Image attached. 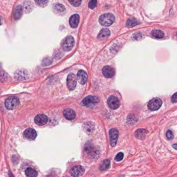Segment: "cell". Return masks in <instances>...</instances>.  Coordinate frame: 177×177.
I'll list each match as a JSON object with an SVG mask.
<instances>
[{
    "mask_svg": "<svg viewBox=\"0 0 177 177\" xmlns=\"http://www.w3.org/2000/svg\"><path fill=\"white\" fill-rule=\"evenodd\" d=\"M53 9L55 13L59 15H63L65 13V8L62 4L59 3L54 4L53 6Z\"/></svg>",
    "mask_w": 177,
    "mask_h": 177,
    "instance_id": "2e32d148",
    "label": "cell"
},
{
    "mask_svg": "<svg viewBox=\"0 0 177 177\" xmlns=\"http://www.w3.org/2000/svg\"><path fill=\"white\" fill-rule=\"evenodd\" d=\"M107 104L110 108L112 109H117L120 105L119 99L115 96H110L107 100Z\"/></svg>",
    "mask_w": 177,
    "mask_h": 177,
    "instance_id": "9c48e42d",
    "label": "cell"
},
{
    "mask_svg": "<svg viewBox=\"0 0 177 177\" xmlns=\"http://www.w3.org/2000/svg\"><path fill=\"white\" fill-rule=\"evenodd\" d=\"M100 102V99L98 97L95 96H87L83 100V104L84 106H88L98 103Z\"/></svg>",
    "mask_w": 177,
    "mask_h": 177,
    "instance_id": "30bf717a",
    "label": "cell"
},
{
    "mask_svg": "<svg viewBox=\"0 0 177 177\" xmlns=\"http://www.w3.org/2000/svg\"><path fill=\"white\" fill-rule=\"evenodd\" d=\"M34 121L37 125H44L48 121V118L44 114H40L35 117Z\"/></svg>",
    "mask_w": 177,
    "mask_h": 177,
    "instance_id": "7c38bea8",
    "label": "cell"
},
{
    "mask_svg": "<svg viewBox=\"0 0 177 177\" xmlns=\"http://www.w3.org/2000/svg\"><path fill=\"white\" fill-rule=\"evenodd\" d=\"M171 100L173 103H177V92L175 93L171 97Z\"/></svg>",
    "mask_w": 177,
    "mask_h": 177,
    "instance_id": "4dcf8cb0",
    "label": "cell"
},
{
    "mask_svg": "<svg viewBox=\"0 0 177 177\" xmlns=\"http://www.w3.org/2000/svg\"><path fill=\"white\" fill-rule=\"evenodd\" d=\"M110 161L108 159L105 160L100 164L99 169L101 171H105L108 170L110 168Z\"/></svg>",
    "mask_w": 177,
    "mask_h": 177,
    "instance_id": "44dd1931",
    "label": "cell"
},
{
    "mask_svg": "<svg viewBox=\"0 0 177 177\" xmlns=\"http://www.w3.org/2000/svg\"><path fill=\"white\" fill-rule=\"evenodd\" d=\"M1 23H2V21H1V18H0V25H1Z\"/></svg>",
    "mask_w": 177,
    "mask_h": 177,
    "instance_id": "d6a6232c",
    "label": "cell"
},
{
    "mask_svg": "<svg viewBox=\"0 0 177 177\" xmlns=\"http://www.w3.org/2000/svg\"><path fill=\"white\" fill-rule=\"evenodd\" d=\"M115 20V17L112 13L103 14L99 18V22L101 25L105 27H108L112 25Z\"/></svg>",
    "mask_w": 177,
    "mask_h": 177,
    "instance_id": "7a4b0ae2",
    "label": "cell"
},
{
    "mask_svg": "<svg viewBox=\"0 0 177 177\" xmlns=\"http://www.w3.org/2000/svg\"><path fill=\"white\" fill-rule=\"evenodd\" d=\"M7 74L4 71L2 68L0 67V81L2 83H5L8 79Z\"/></svg>",
    "mask_w": 177,
    "mask_h": 177,
    "instance_id": "d4e9b609",
    "label": "cell"
},
{
    "mask_svg": "<svg viewBox=\"0 0 177 177\" xmlns=\"http://www.w3.org/2000/svg\"><path fill=\"white\" fill-rule=\"evenodd\" d=\"M97 0H90L88 6L91 9H94L97 5Z\"/></svg>",
    "mask_w": 177,
    "mask_h": 177,
    "instance_id": "83f0119b",
    "label": "cell"
},
{
    "mask_svg": "<svg viewBox=\"0 0 177 177\" xmlns=\"http://www.w3.org/2000/svg\"><path fill=\"white\" fill-rule=\"evenodd\" d=\"M85 168L81 165H76L71 168L69 173L74 177H79L85 173Z\"/></svg>",
    "mask_w": 177,
    "mask_h": 177,
    "instance_id": "52a82bcc",
    "label": "cell"
},
{
    "mask_svg": "<svg viewBox=\"0 0 177 177\" xmlns=\"http://www.w3.org/2000/svg\"><path fill=\"white\" fill-rule=\"evenodd\" d=\"M25 175L27 177H37V172L32 168H28L25 170Z\"/></svg>",
    "mask_w": 177,
    "mask_h": 177,
    "instance_id": "7402d4cb",
    "label": "cell"
},
{
    "mask_svg": "<svg viewBox=\"0 0 177 177\" xmlns=\"http://www.w3.org/2000/svg\"><path fill=\"white\" fill-rule=\"evenodd\" d=\"M75 45V40L73 37L69 36L67 37L62 44V48L65 51H69L73 48Z\"/></svg>",
    "mask_w": 177,
    "mask_h": 177,
    "instance_id": "277c9868",
    "label": "cell"
},
{
    "mask_svg": "<svg viewBox=\"0 0 177 177\" xmlns=\"http://www.w3.org/2000/svg\"><path fill=\"white\" fill-rule=\"evenodd\" d=\"M123 158H124V154L122 152H119L118 154H117L115 160L117 162H120L123 160Z\"/></svg>",
    "mask_w": 177,
    "mask_h": 177,
    "instance_id": "f546056e",
    "label": "cell"
},
{
    "mask_svg": "<svg viewBox=\"0 0 177 177\" xmlns=\"http://www.w3.org/2000/svg\"><path fill=\"white\" fill-rule=\"evenodd\" d=\"M77 79L79 83L82 85H85L88 80L87 73L83 70H80L77 73Z\"/></svg>",
    "mask_w": 177,
    "mask_h": 177,
    "instance_id": "8fae6325",
    "label": "cell"
},
{
    "mask_svg": "<svg viewBox=\"0 0 177 177\" xmlns=\"http://www.w3.org/2000/svg\"><path fill=\"white\" fill-rule=\"evenodd\" d=\"M110 34V32L108 29H103L98 33L97 39L100 41H105L108 39Z\"/></svg>",
    "mask_w": 177,
    "mask_h": 177,
    "instance_id": "9a60e30c",
    "label": "cell"
},
{
    "mask_svg": "<svg viewBox=\"0 0 177 177\" xmlns=\"http://www.w3.org/2000/svg\"><path fill=\"white\" fill-rule=\"evenodd\" d=\"M103 74L105 77L107 78H110L114 77L115 72L113 68L110 66H105L102 70Z\"/></svg>",
    "mask_w": 177,
    "mask_h": 177,
    "instance_id": "4fadbf2b",
    "label": "cell"
},
{
    "mask_svg": "<svg viewBox=\"0 0 177 177\" xmlns=\"http://www.w3.org/2000/svg\"><path fill=\"white\" fill-rule=\"evenodd\" d=\"M23 13V8L21 5H18L14 12V18L15 20H19L21 17Z\"/></svg>",
    "mask_w": 177,
    "mask_h": 177,
    "instance_id": "ffe728a7",
    "label": "cell"
},
{
    "mask_svg": "<svg viewBox=\"0 0 177 177\" xmlns=\"http://www.w3.org/2000/svg\"><path fill=\"white\" fill-rule=\"evenodd\" d=\"M139 23L140 22L135 18H129L126 22V26L129 28L133 27L136 25H138Z\"/></svg>",
    "mask_w": 177,
    "mask_h": 177,
    "instance_id": "603a6c76",
    "label": "cell"
},
{
    "mask_svg": "<svg viewBox=\"0 0 177 177\" xmlns=\"http://www.w3.org/2000/svg\"><path fill=\"white\" fill-rule=\"evenodd\" d=\"M81 1L82 0H68L69 3L75 7L79 6L81 4Z\"/></svg>",
    "mask_w": 177,
    "mask_h": 177,
    "instance_id": "4316f807",
    "label": "cell"
},
{
    "mask_svg": "<svg viewBox=\"0 0 177 177\" xmlns=\"http://www.w3.org/2000/svg\"><path fill=\"white\" fill-rule=\"evenodd\" d=\"M172 147L175 150H177V144H175L172 145Z\"/></svg>",
    "mask_w": 177,
    "mask_h": 177,
    "instance_id": "1f68e13d",
    "label": "cell"
},
{
    "mask_svg": "<svg viewBox=\"0 0 177 177\" xmlns=\"http://www.w3.org/2000/svg\"><path fill=\"white\" fill-rule=\"evenodd\" d=\"M63 115L64 117L68 120H72L76 117L75 112L70 108H68L64 110Z\"/></svg>",
    "mask_w": 177,
    "mask_h": 177,
    "instance_id": "e0dca14e",
    "label": "cell"
},
{
    "mask_svg": "<svg viewBox=\"0 0 177 177\" xmlns=\"http://www.w3.org/2000/svg\"><path fill=\"white\" fill-rule=\"evenodd\" d=\"M151 34L153 36L157 39H162L164 36V33L163 32L159 30H155L152 31Z\"/></svg>",
    "mask_w": 177,
    "mask_h": 177,
    "instance_id": "cb8c5ba5",
    "label": "cell"
},
{
    "mask_svg": "<svg viewBox=\"0 0 177 177\" xmlns=\"http://www.w3.org/2000/svg\"><path fill=\"white\" fill-rule=\"evenodd\" d=\"M24 136L25 138L29 140H34L36 138L37 136V133L36 131L33 129H26L24 132Z\"/></svg>",
    "mask_w": 177,
    "mask_h": 177,
    "instance_id": "5bb4252c",
    "label": "cell"
},
{
    "mask_svg": "<svg viewBox=\"0 0 177 177\" xmlns=\"http://www.w3.org/2000/svg\"><path fill=\"white\" fill-rule=\"evenodd\" d=\"M19 103V100L18 97H10L6 100L5 105L8 109L13 110L16 108Z\"/></svg>",
    "mask_w": 177,
    "mask_h": 177,
    "instance_id": "3957f363",
    "label": "cell"
},
{
    "mask_svg": "<svg viewBox=\"0 0 177 177\" xmlns=\"http://www.w3.org/2000/svg\"><path fill=\"white\" fill-rule=\"evenodd\" d=\"M85 152L89 158L93 160L97 158L99 154V151L90 141H88L85 144Z\"/></svg>",
    "mask_w": 177,
    "mask_h": 177,
    "instance_id": "6da1fadb",
    "label": "cell"
},
{
    "mask_svg": "<svg viewBox=\"0 0 177 177\" xmlns=\"http://www.w3.org/2000/svg\"><path fill=\"white\" fill-rule=\"evenodd\" d=\"M162 101L159 98H154L150 100L149 102V109L152 111H155L160 109L162 106Z\"/></svg>",
    "mask_w": 177,
    "mask_h": 177,
    "instance_id": "5b68a950",
    "label": "cell"
},
{
    "mask_svg": "<svg viewBox=\"0 0 177 177\" xmlns=\"http://www.w3.org/2000/svg\"><path fill=\"white\" fill-rule=\"evenodd\" d=\"M35 1L38 6L42 7L46 6L48 3V0H35Z\"/></svg>",
    "mask_w": 177,
    "mask_h": 177,
    "instance_id": "484cf974",
    "label": "cell"
},
{
    "mask_svg": "<svg viewBox=\"0 0 177 177\" xmlns=\"http://www.w3.org/2000/svg\"><path fill=\"white\" fill-rule=\"evenodd\" d=\"M166 138H167L168 140H173V138H174V136H173V133L171 132L170 130H168L166 134Z\"/></svg>",
    "mask_w": 177,
    "mask_h": 177,
    "instance_id": "f1b7e54d",
    "label": "cell"
},
{
    "mask_svg": "<svg viewBox=\"0 0 177 177\" xmlns=\"http://www.w3.org/2000/svg\"><path fill=\"white\" fill-rule=\"evenodd\" d=\"M80 17L77 14L72 16L69 19V25L72 28H76L78 25Z\"/></svg>",
    "mask_w": 177,
    "mask_h": 177,
    "instance_id": "ac0fdd59",
    "label": "cell"
},
{
    "mask_svg": "<svg viewBox=\"0 0 177 177\" xmlns=\"http://www.w3.org/2000/svg\"></svg>",
    "mask_w": 177,
    "mask_h": 177,
    "instance_id": "836d02e7",
    "label": "cell"
},
{
    "mask_svg": "<svg viewBox=\"0 0 177 177\" xmlns=\"http://www.w3.org/2000/svg\"><path fill=\"white\" fill-rule=\"evenodd\" d=\"M147 133L148 131H147L146 129H139L135 132V135L137 138L143 140L145 138Z\"/></svg>",
    "mask_w": 177,
    "mask_h": 177,
    "instance_id": "d6986e66",
    "label": "cell"
},
{
    "mask_svg": "<svg viewBox=\"0 0 177 177\" xmlns=\"http://www.w3.org/2000/svg\"><path fill=\"white\" fill-rule=\"evenodd\" d=\"M77 79L76 77L74 74L70 73L68 75L67 78V86L69 90H74L76 87Z\"/></svg>",
    "mask_w": 177,
    "mask_h": 177,
    "instance_id": "ba28073f",
    "label": "cell"
},
{
    "mask_svg": "<svg viewBox=\"0 0 177 177\" xmlns=\"http://www.w3.org/2000/svg\"><path fill=\"white\" fill-rule=\"evenodd\" d=\"M109 134L110 143L112 147L116 146L117 143L118 139L119 137V131L116 129H112L109 132Z\"/></svg>",
    "mask_w": 177,
    "mask_h": 177,
    "instance_id": "8992f818",
    "label": "cell"
}]
</instances>
